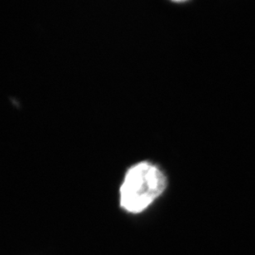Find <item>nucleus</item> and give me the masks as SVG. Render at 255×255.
I'll return each instance as SVG.
<instances>
[{
	"label": "nucleus",
	"mask_w": 255,
	"mask_h": 255,
	"mask_svg": "<svg viewBox=\"0 0 255 255\" xmlns=\"http://www.w3.org/2000/svg\"><path fill=\"white\" fill-rule=\"evenodd\" d=\"M167 178L152 162L141 161L128 169L120 188V205L130 213H140L164 193Z\"/></svg>",
	"instance_id": "obj_1"
}]
</instances>
